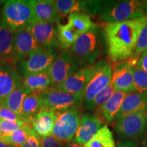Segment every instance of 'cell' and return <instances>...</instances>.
Masks as SVG:
<instances>
[{
    "label": "cell",
    "mask_w": 147,
    "mask_h": 147,
    "mask_svg": "<svg viewBox=\"0 0 147 147\" xmlns=\"http://www.w3.org/2000/svg\"><path fill=\"white\" fill-rule=\"evenodd\" d=\"M21 147H41V139L34 131Z\"/></svg>",
    "instance_id": "cell-35"
},
{
    "label": "cell",
    "mask_w": 147,
    "mask_h": 147,
    "mask_svg": "<svg viewBox=\"0 0 147 147\" xmlns=\"http://www.w3.org/2000/svg\"><path fill=\"white\" fill-rule=\"evenodd\" d=\"M57 114L43 108L33 119L30 125L33 130L42 138L50 136L52 134Z\"/></svg>",
    "instance_id": "cell-17"
},
{
    "label": "cell",
    "mask_w": 147,
    "mask_h": 147,
    "mask_svg": "<svg viewBox=\"0 0 147 147\" xmlns=\"http://www.w3.org/2000/svg\"><path fill=\"white\" fill-rule=\"evenodd\" d=\"M2 21L14 32L27 27L34 20V13L31 1L10 0L2 8Z\"/></svg>",
    "instance_id": "cell-4"
},
{
    "label": "cell",
    "mask_w": 147,
    "mask_h": 147,
    "mask_svg": "<svg viewBox=\"0 0 147 147\" xmlns=\"http://www.w3.org/2000/svg\"><path fill=\"white\" fill-rule=\"evenodd\" d=\"M29 94H31V92L21 84L8 95L4 103L0 106L7 108L21 118V111L23 101Z\"/></svg>",
    "instance_id": "cell-24"
},
{
    "label": "cell",
    "mask_w": 147,
    "mask_h": 147,
    "mask_svg": "<svg viewBox=\"0 0 147 147\" xmlns=\"http://www.w3.org/2000/svg\"><path fill=\"white\" fill-rule=\"evenodd\" d=\"M114 91H115V89L112 84H110L106 89L100 91L91 101V103L86 106L85 108L88 110H95L97 108H100L109 100Z\"/></svg>",
    "instance_id": "cell-30"
},
{
    "label": "cell",
    "mask_w": 147,
    "mask_h": 147,
    "mask_svg": "<svg viewBox=\"0 0 147 147\" xmlns=\"http://www.w3.org/2000/svg\"><path fill=\"white\" fill-rule=\"evenodd\" d=\"M40 47L56 49L59 46L57 22H42L34 20L27 26Z\"/></svg>",
    "instance_id": "cell-12"
},
{
    "label": "cell",
    "mask_w": 147,
    "mask_h": 147,
    "mask_svg": "<svg viewBox=\"0 0 147 147\" xmlns=\"http://www.w3.org/2000/svg\"><path fill=\"white\" fill-rule=\"evenodd\" d=\"M106 48L104 30L95 25L91 30L80 35L71 49V53L82 65H93Z\"/></svg>",
    "instance_id": "cell-2"
},
{
    "label": "cell",
    "mask_w": 147,
    "mask_h": 147,
    "mask_svg": "<svg viewBox=\"0 0 147 147\" xmlns=\"http://www.w3.org/2000/svg\"><path fill=\"white\" fill-rule=\"evenodd\" d=\"M40 48L27 26L17 29L13 36L12 63H18Z\"/></svg>",
    "instance_id": "cell-13"
},
{
    "label": "cell",
    "mask_w": 147,
    "mask_h": 147,
    "mask_svg": "<svg viewBox=\"0 0 147 147\" xmlns=\"http://www.w3.org/2000/svg\"><path fill=\"white\" fill-rule=\"evenodd\" d=\"M134 84L136 92H147V73L135 66Z\"/></svg>",
    "instance_id": "cell-31"
},
{
    "label": "cell",
    "mask_w": 147,
    "mask_h": 147,
    "mask_svg": "<svg viewBox=\"0 0 147 147\" xmlns=\"http://www.w3.org/2000/svg\"><path fill=\"white\" fill-rule=\"evenodd\" d=\"M136 66L138 68L147 73V49L139 57Z\"/></svg>",
    "instance_id": "cell-37"
},
{
    "label": "cell",
    "mask_w": 147,
    "mask_h": 147,
    "mask_svg": "<svg viewBox=\"0 0 147 147\" xmlns=\"http://www.w3.org/2000/svg\"><path fill=\"white\" fill-rule=\"evenodd\" d=\"M112 72H113V67L111 63L106 61L102 60L100 68L93 78L91 79L84 92L83 101H82V104L84 108L91 103V101L100 91L106 89L110 84Z\"/></svg>",
    "instance_id": "cell-14"
},
{
    "label": "cell",
    "mask_w": 147,
    "mask_h": 147,
    "mask_svg": "<svg viewBox=\"0 0 147 147\" xmlns=\"http://www.w3.org/2000/svg\"><path fill=\"white\" fill-rule=\"evenodd\" d=\"M147 49V21L145 23L144 27H142L140 35L138 38V41L136 47V50L134 52L132 59L135 61L136 59L141 54Z\"/></svg>",
    "instance_id": "cell-32"
},
{
    "label": "cell",
    "mask_w": 147,
    "mask_h": 147,
    "mask_svg": "<svg viewBox=\"0 0 147 147\" xmlns=\"http://www.w3.org/2000/svg\"><path fill=\"white\" fill-rule=\"evenodd\" d=\"M22 84L28 89L31 93L42 94L52 86L49 69L43 72L34 74L23 77Z\"/></svg>",
    "instance_id": "cell-19"
},
{
    "label": "cell",
    "mask_w": 147,
    "mask_h": 147,
    "mask_svg": "<svg viewBox=\"0 0 147 147\" xmlns=\"http://www.w3.org/2000/svg\"><path fill=\"white\" fill-rule=\"evenodd\" d=\"M115 130L121 136L136 138L147 131V107L116 119Z\"/></svg>",
    "instance_id": "cell-6"
},
{
    "label": "cell",
    "mask_w": 147,
    "mask_h": 147,
    "mask_svg": "<svg viewBox=\"0 0 147 147\" xmlns=\"http://www.w3.org/2000/svg\"><path fill=\"white\" fill-rule=\"evenodd\" d=\"M147 107V92H134L125 97L117 117L133 113Z\"/></svg>",
    "instance_id": "cell-22"
},
{
    "label": "cell",
    "mask_w": 147,
    "mask_h": 147,
    "mask_svg": "<svg viewBox=\"0 0 147 147\" xmlns=\"http://www.w3.org/2000/svg\"><path fill=\"white\" fill-rule=\"evenodd\" d=\"M84 145L80 144H79V143H77L76 142H74V141L71 140L70 142L66 143L65 147H84Z\"/></svg>",
    "instance_id": "cell-39"
},
{
    "label": "cell",
    "mask_w": 147,
    "mask_h": 147,
    "mask_svg": "<svg viewBox=\"0 0 147 147\" xmlns=\"http://www.w3.org/2000/svg\"><path fill=\"white\" fill-rule=\"evenodd\" d=\"M146 21L144 16L106 24L103 30L106 51L112 62L117 63L132 59L140 33Z\"/></svg>",
    "instance_id": "cell-1"
},
{
    "label": "cell",
    "mask_w": 147,
    "mask_h": 147,
    "mask_svg": "<svg viewBox=\"0 0 147 147\" xmlns=\"http://www.w3.org/2000/svg\"><path fill=\"white\" fill-rule=\"evenodd\" d=\"M142 147H147V137L145 138L142 142Z\"/></svg>",
    "instance_id": "cell-41"
},
{
    "label": "cell",
    "mask_w": 147,
    "mask_h": 147,
    "mask_svg": "<svg viewBox=\"0 0 147 147\" xmlns=\"http://www.w3.org/2000/svg\"><path fill=\"white\" fill-rule=\"evenodd\" d=\"M57 11L60 16L69 15L74 12L87 13V1L57 0L55 1Z\"/></svg>",
    "instance_id": "cell-26"
},
{
    "label": "cell",
    "mask_w": 147,
    "mask_h": 147,
    "mask_svg": "<svg viewBox=\"0 0 147 147\" xmlns=\"http://www.w3.org/2000/svg\"><path fill=\"white\" fill-rule=\"evenodd\" d=\"M41 147H62L61 142L53 136L41 139Z\"/></svg>",
    "instance_id": "cell-36"
},
{
    "label": "cell",
    "mask_w": 147,
    "mask_h": 147,
    "mask_svg": "<svg viewBox=\"0 0 147 147\" xmlns=\"http://www.w3.org/2000/svg\"><path fill=\"white\" fill-rule=\"evenodd\" d=\"M57 24V40L59 46L63 50L72 47L79 35L68 24Z\"/></svg>",
    "instance_id": "cell-28"
},
{
    "label": "cell",
    "mask_w": 147,
    "mask_h": 147,
    "mask_svg": "<svg viewBox=\"0 0 147 147\" xmlns=\"http://www.w3.org/2000/svg\"><path fill=\"white\" fill-rule=\"evenodd\" d=\"M104 125V123L100 117L91 114H86L80 119L79 127L72 140L84 145L93 138Z\"/></svg>",
    "instance_id": "cell-16"
},
{
    "label": "cell",
    "mask_w": 147,
    "mask_h": 147,
    "mask_svg": "<svg viewBox=\"0 0 147 147\" xmlns=\"http://www.w3.org/2000/svg\"><path fill=\"white\" fill-rule=\"evenodd\" d=\"M67 24L78 33L79 36L85 34L95 26L89 14L82 12H74L69 14Z\"/></svg>",
    "instance_id": "cell-25"
},
{
    "label": "cell",
    "mask_w": 147,
    "mask_h": 147,
    "mask_svg": "<svg viewBox=\"0 0 147 147\" xmlns=\"http://www.w3.org/2000/svg\"><path fill=\"white\" fill-rule=\"evenodd\" d=\"M25 125H27V123L25 122L16 123L9 121L0 120V137L9 135L21 127L25 126Z\"/></svg>",
    "instance_id": "cell-33"
},
{
    "label": "cell",
    "mask_w": 147,
    "mask_h": 147,
    "mask_svg": "<svg viewBox=\"0 0 147 147\" xmlns=\"http://www.w3.org/2000/svg\"><path fill=\"white\" fill-rule=\"evenodd\" d=\"M14 32L1 20L0 21V62L13 64L12 59Z\"/></svg>",
    "instance_id": "cell-21"
},
{
    "label": "cell",
    "mask_w": 147,
    "mask_h": 147,
    "mask_svg": "<svg viewBox=\"0 0 147 147\" xmlns=\"http://www.w3.org/2000/svg\"><path fill=\"white\" fill-rule=\"evenodd\" d=\"M80 121L77 108H71L59 114L51 136L61 143L71 141L76 134Z\"/></svg>",
    "instance_id": "cell-9"
},
{
    "label": "cell",
    "mask_w": 147,
    "mask_h": 147,
    "mask_svg": "<svg viewBox=\"0 0 147 147\" xmlns=\"http://www.w3.org/2000/svg\"><path fill=\"white\" fill-rule=\"evenodd\" d=\"M145 3L146 1L141 0L110 1L100 14V18L107 24L144 17Z\"/></svg>",
    "instance_id": "cell-3"
},
{
    "label": "cell",
    "mask_w": 147,
    "mask_h": 147,
    "mask_svg": "<svg viewBox=\"0 0 147 147\" xmlns=\"http://www.w3.org/2000/svg\"><path fill=\"white\" fill-rule=\"evenodd\" d=\"M34 13V20L42 22H57L59 19L53 0H33L31 1Z\"/></svg>",
    "instance_id": "cell-18"
},
{
    "label": "cell",
    "mask_w": 147,
    "mask_h": 147,
    "mask_svg": "<svg viewBox=\"0 0 147 147\" xmlns=\"http://www.w3.org/2000/svg\"><path fill=\"white\" fill-rule=\"evenodd\" d=\"M127 94V93L115 90L109 100L99 108V113L108 123H111L117 119V115Z\"/></svg>",
    "instance_id": "cell-23"
},
{
    "label": "cell",
    "mask_w": 147,
    "mask_h": 147,
    "mask_svg": "<svg viewBox=\"0 0 147 147\" xmlns=\"http://www.w3.org/2000/svg\"><path fill=\"white\" fill-rule=\"evenodd\" d=\"M83 65L71 52L63 51L59 53L49 69L52 88L59 87L73 74L81 69Z\"/></svg>",
    "instance_id": "cell-7"
},
{
    "label": "cell",
    "mask_w": 147,
    "mask_h": 147,
    "mask_svg": "<svg viewBox=\"0 0 147 147\" xmlns=\"http://www.w3.org/2000/svg\"><path fill=\"white\" fill-rule=\"evenodd\" d=\"M45 108L42 94L31 93L25 97L22 105L21 119L25 123L31 124L34 117Z\"/></svg>",
    "instance_id": "cell-20"
},
{
    "label": "cell",
    "mask_w": 147,
    "mask_h": 147,
    "mask_svg": "<svg viewBox=\"0 0 147 147\" xmlns=\"http://www.w3.org/2000/svg\"><path fill=\"white\" fill-rule=\"evenodd\" d=\"M58 54L56 49L40 48L37 49L27 57L18 62L19 74L21 76L25 77L49 70Z\"/></svg>",
    "instance_id": "cell-5"
},
{
    "label": "cell",
    "mask_w": 147,
    "mask_h": 147,
    "mask_svg": "<svg viewBox=\"0 0 147 147\" xmlns=\"http://www.w3.org/2000/svg\"><path fill=\"white\" fill-rule=\"evenodd\" d=\"M34 131L29 124L21 127L9 135L0 137V141L14 147H21Z\"/></svg>",
    "instance_id": "cell-27"
},
{
    "label": "cell",
    "mask_w": 147,
    "mask_h": 147,
    "mask_svg": "<svg viewBox=\"0 0 147 147\" xmlns=\"http://www.w3.org/2000/svg\"><path fill=\"white\" fill-rule=\"evenodd\" d=\"M102 60L93 65L81 68L56 87L61 91L83 96L87 85L100 68Z\"/></svg>",
    "instance_id": "cell-10"
},
{
    "label": "cell",
    "mask_w": 147,
    "mask_h": 147,
    "mask_svg": "<svg viewBox=\"0 0 147 147\" xmlns=\"http://www.w3.org/2000/svg\"><path fill=\"white\" fill-rule=\"evenodd\" d=\"M134 61L129 59L115 63L110 84L115 91L125 93L136 92L134 84Z\"/></svg>",
    "instance_id": "cell-11"
},
{
    "label": "cell",
    "mask_w": 147,
    "mask_h": 147,
    "mask_svg": "<svg viewBox=\"0 0 147 147\" xmlns=\"http://www.w3.org/2000/svg\"><path fill=\"white\" fill-rule=\"evenodd\" d=\"M0 147H14V146H12L10 144H6V143L3 142H1V141H0Z\"/></svg>",
    "instance_id": "cell-40"
},
{
    "label": "cell",
    "mask_w": 147,
    "mask_h": 147,
    "mask_svg": "<svg viewBox=\"0 0 147 147\" xmlns=\"http://www.w3.org/2000/svg\"><path fill=\"white\" fill-rule=\"evenodd\" d=\"M42 96L45 108L57 115L71 108H77L82 105L83 101V96L52 87L42 93Z\"/></svg>",
    "instance_id": "cell-8"
},
{
    "label": "cell",
    "mask_w": 147,
    "mask_h": 147,
    "mask_svg": "<svg viewBox=\"0 0 147 147\" xmlns=\"http://www.w3.org/2000/svg\"><path fill=\"white\" fill-rule=\"evenodd\" d=\"M145 16L147 18V1H146V3H145Z\"/></svg>",
    "instance_id": "cell-42"
},
{
    "label": "cell",
    "mask_w": 147,
    "mask_h": 147,
    "mask_svg": "<svg viewBox=\"0 0 147 147\" xmlns=\"http://www.w3.org/2000/svg\"><path fill=\"white\" fill-rule=\"evenodd\" d=\"M84 147H115V142L112 131L106 125H104L97 132Z\"/></svg>",
    "instance_id": "cell-29"
},
{
    "label": "cell",
    "mask_w": 147,
    "mask_h": 147,
    "mask_svg": "<svg viewBox=\"0 0 147 147\" xmlns=\"http://www.w3.org/2000/svg\"><path fill=\"white\" fill-rule=\"evenodd\" d=\"M0 120L9 121L12 122H24L18 116L4 106H0Z\"/></svg>",
    "instance_id": "cell-34"
},
{
    "label": "cell",
    "mask_w": 147,
    "mask_h": 147,
    "mask_svg": "<svg viewBox=\"0 0 147 147\" xmlns=\"http://www.w3.org/2000/svg\"><path fill=\"white\" fill-rule=\"evenodd\" d=\"M117 147H138L136 144L131 140H125L119 143Z\"/></svg>",
    "instance_id": "cell-38"
},
{
    "label": "cell",
    "mask_w": 147,
    "mask_h": 147,
    "mask_svg": "<svg viewBox=\"0 0 147 147\" xmlns=\"http://www.w3.org/2000/svg\"><path fill=\"white\" fill-rule=\"evenodd\" d=\"M23 78L12 64L0 62V106L9 95L22 84Z\"/></svg>",
    "instance_id": "cell-15"
}]
</instances>
